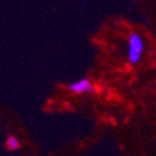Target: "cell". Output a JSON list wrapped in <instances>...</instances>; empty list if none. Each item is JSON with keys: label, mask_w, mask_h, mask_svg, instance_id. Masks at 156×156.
<instances>
[{"label": "cell", "mask_w": 156, "mask_h": 156, "mask_svg": "<svg viewBox=\"0 0 156 156\" xmlns=\"http://www.w3.org/2000/svg\"><path fill=\"white\" fill-rule=\"evenodd\" d=\"M144 41H142V37L134 33L130 35L129 37V51H127V56H129V61L131 64H137L142 56L144 53Z\"/></svg>", "instance_id": "6da1fadb"}, {"label": "cell", "mask_w": 156, "mask_h": 156, "mask_svg": "<svg viewBox=\"0 0 156 156\" xmlns=\"http://www.w3.org/2000/svg\"><path fill=\"white\" fill-rule=\"evenodd\" d=\"M69 90L74 94H87L94 90L93 84L87 79H80L69 85Z\"/></svg>", "instance_id": "7a4b0ae2"}, {"label": "cell", "mask_w": 156, "mask_h": 156, "mask_svg": "<svg viewBox=\"0 0 156 156\" xmlns=\"http://www.w3.org/2000/svg\"><path fill=\"white\" fill-rule=\"evenodd\" d=\"M19 146H20V144H19V140L16 137H14V136H9L8 137V140H6V147L9 150H18Z\"/></svg>", "instance_id": "3957f363"}]
</instances>
